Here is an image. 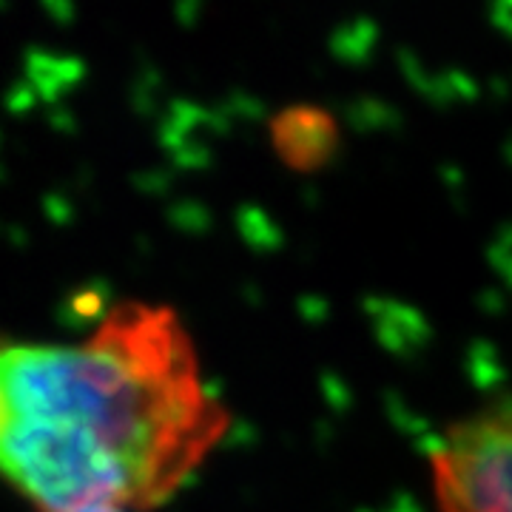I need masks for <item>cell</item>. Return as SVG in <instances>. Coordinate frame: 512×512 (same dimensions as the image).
Returning a JSON list of instances; mask_svg holds the SVG:
<instances>
[{
    "mask_svg": "<svg viewBox=\"0 0 512 512\" xmlns=\"http://www.w3.org/2000/svg\"><path fill=\"white\" fill-rule=\"evenodd\" d=\"M228 421L168 305L117 302L69 342H0V481L35 512L157 510Z\"/></svg>",
    "mask_w": 512,
    "mask_h": 512,
    "instance_id": "1",
    "label": "cell"
},
{
    "mask_svg": "<svg viewBox=\"0 0 512 512\" xmlns=\"http://www.w3.org/2000/svg\"><path fill=\"white\" fill-rule=\"evenodd\" d=\"M441 512H512V402L456 421L430 453Z\"/></svg>",
    "mask_w": 512,
    "mask_h": 512,
    "instance_id": "2",
    "label": "cell"
},
{
    "mask_svg": "<svg viewBox=\"0 0 512 512\" xmlns=\"http://www.w3.org/2000/svg\"><path fill=\"white\" fill-rule=\"evenodd\" d=\"M276 148L293 165L311 168L328 157L333 140V123L325 111H285V117L276 123Z\"/></svg>",
    "mask_w": 512,
    "mask_h": 512,
    "instance_id": "3",
    "label": "cell"
}]
</instances>
